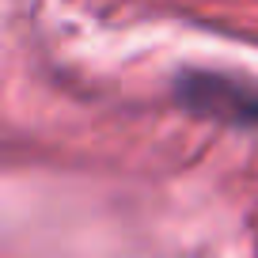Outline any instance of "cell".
I'll return each instance as SVG.
<instances>
[{"instance_id":"cell-1","label":"cell","mask_w":258,"mask_h":258,"mask_svg":"<svg viewBox=\"0 0 258 258\" xmlns=\"http://www.w3.org/2000/svg\"><path fill=\"white\" fill-rule=\"evenodd\" d=\"M175 99L198 118L258 129V80L228 73H186L175 84Z\"/></svg>"}]
</instances>
